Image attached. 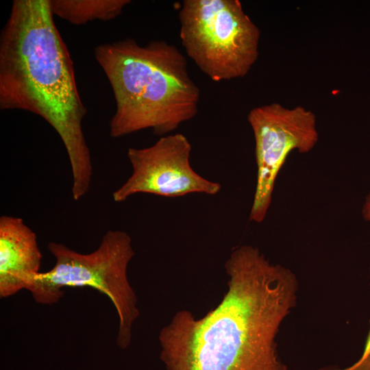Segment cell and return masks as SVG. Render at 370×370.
<instances>
[{
    "instance_id": "1",
    "label": "cell",
    "mask_w": 370,
    "mask_h": 370,
    "mask_svg": "<svg viewBox=\"0 0 370 370\" xmlns=\"http://www.w3.org/2000/svg\"><path fill=\"white\" fill-rule=\"evenodd\" d=\"M225 269L228 288L214 309L201 319L179 311L160 330L167 370H285L275 338L296 304V275L247 245Z\"/></svg>"
},
{
    "instance_id": "5",
    "label": "cell",
    "mask_w": 370,
    "mask_h": 370,
    "mask_svg": "<svg viewBox=\"0 0 370 370\" xmlns=\"http://www.w3.org/2000/svg\"><path fill=\"white\" fill-rule=\"evenodd\" d=\"M180 38L187 56L214 82L241 78L258 60L260 31L238 0H184Z\"/></svg>"
},
{
    "instance_id": "3",
    "label": "cell",
    "mask_w": 370,
    "mask_h": 370,
    "mask_svg": "<svg viewBox=\"0 0 370 370\" xmlns=\"http://www.w3.org/2000/svg\"><path fill=\"white\" fill-rule=\"evenodd\" d=\"M95 56L115 99L112 137L146 129L166 136L197 115L200 90L175 45L164 40L140 45L128 38L97 46Z\"/></svg>"
},
{
    "instance_id": "6",
    "label": "cell",
    "mask_w": 370,
    "mask_h": 370,
    "mask_svg": "<svg viewBox=\"0 0 370 370\" xmlns=\"http://www.w3.org/2000/svg\"><path fill=\"white\" fill-rule=\"evenodd\" d=\"M247 121L255 140L257 180L249 220L261 223L271 203L277 176L294 150L310 151L319 140L316 116L299 106L292 108L272 103L252 108Z\"/></svg>"
},
{
    "instance_id": "4",
    "label": "cell",
    "mask_w": 370,
    "mask_h": 370,
    "mask_svg": "<svg viewBox=\"0 0 370 370\" xmlns=\"http://www.w3.org/2000/svg\"><path fill=\"white\" fill-rule=\"evenodd\" d=\"M48 249L55 264L49 271L40 272L27 288L34 301L43 305L56 304L65 287L96 289L113 304L119 319L116 343L127 347L140 313L136 295L127 278L128 264L135 254L130 235L121 230H108L99 247L88 254L56 242H50Z\"/></svg>"
},
{
    "instance_id": "10",
    "label": "cell",
    "mask_w": 370,
    "mask_h": 370,
    "mask_svg": "<svg viewBox=\"0 0 370 370\" xmlns=\"http://www.w3.org/2000/svg\"><path fill=\"white\" fill-rule=\"evenodd\" d=\"M319 370H370V321L363 352L360 358L352 365L341 369L337 367H324Z\"/></svg>"
},
{
    "instance_id": "2",
    "label": "cell",
    "mask_w": 370,
    "mask_h": 370,
    "mask_svg": "<svg viewBox=\"0 0 370 370\" xmlns=\"http://www.w3.org/2000/svg\"><path fill=\"white\" fill-rule=\"evenodd\" d=\"M0 108L34 113L56 131L71 165L73 198L85 196L92 176L82 130L87 110L49 0L12 2L0 36Z\"/></svg>"
},
{
    "instance_id": "11",
    "label": "cell",
    "mask_w": 370,
    "mask_h": 370,
    "mask_svg": "<svg viewBox=\"0 0 370 370\" xmlns=\"http://www.w3.org/2000/svg\"><path fill=\"white\" fill-rule=\"evenodd\" d=\"M362 215L365 220L370 222V193L366 196L362 208Z\"/></svg>"
},
{
    "instance_id": "8",
    "label": "cell",
    "mask_w": 370,
    "mask_h": 370,
    "mask_svg": "<svg viewBox=\"0 0 370 370\" xmlns=\"http://www.w3.org/2000/svg\"><path fill=\"white\" fill-rule=\"evenodd\" d=\"M42 254L36 233L20 217H0V297L26 289L40 273Z\"/></svg>"
},
{
    "instance_id": "9",
    "label": "cell",
    "mask_w": 370,
    "mask_h": 370,
    "mask_svg": "<svg viewBox=\"0 0 370 370\" xmlns=\"http://www.w3.org/2000/svg\"><path fill=\"white\" fill-rule=\"evenodd\" d=\"M130 2V0H49L53 16L77 25L94 20L113 19Z\"/></svg>"
},
{
    "instance_id": "7",
    "label": "cell",
    "mask_w": 370,
    "mask_h": 370,
    "mask_svg": "<svg viewBox=\"0 0 370 370\" xmlns=\"http://www.w3.org/2000/svg\"><path fill=\"white\" fill-rule=\"evenodd\" d=\"M191 150L188 139L180 133L161 136L149 147L129 148L132 172L112 193L113 200L123 202L138 193L166 197L217 194L221 184L201 176L191 166Z\"/></svg>"
}]
</instances>
